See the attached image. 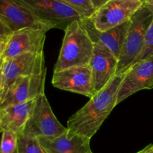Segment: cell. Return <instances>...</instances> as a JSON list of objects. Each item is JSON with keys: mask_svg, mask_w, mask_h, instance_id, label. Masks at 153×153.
<instances>
[{"mask_svg": "<svg viewBox=\"0 0 153 153\" xmlns=\"http://www.w3.org/2000/svg\"><path fill=\"white\" fill-rule=\"evenodd\" d=\"M124 74L116 76L102 91L90 99L67 121L68 132L91 139L117 105V92Z\"/></svg>", "mask_w": 153, "mask_h": 153, "instance_id": "1", "label": "cell"}, {"mask_svg": "<svg viewBox=\"0 0 153 153\" xmlns=\"http://www.w3.org/2000/svg\"><path fill=\"white\" fill-rule=\"evenodd\" d=\"M94 49V43L82 24V19L73 21L64 30L62 46L54 72L89 65Z\"/></svg>", "mask_w": 153, "mask_h": 153, "instance_id": "2", "label": "cell"}, {"mask_svg": "<svg viewBox=\"0 0 153 153\" xmlns=\"http://www.w3.org/2000/svg\"><path fill=\"white\" fill-rule=\"evenodd\" d=\"M153 21V6L143 4L130 19V25L118 59L117 76L127 72L143 49L148 28Z\"/></svg>", "mask_w": 153, "mask_h": 153, "instance_id": "3", "label": "cell"}, {"mask_svg": "<svg viewBox=\"0 0 153 153\" xmlns=\"http://www.w3.org/2000/svg\"><path fill=\"white\" fill-rule=\"evenodd\" d=\"M67 131V127H64L55 117L44 94L36 99L31 116L21 134L38 139H54Z\"/></svg>", "mask_w": 153, "mask_h": 153, "instance_id": "4", "label": "cell"}, {"mask_svg": "<svg viewBox=\"0 0 153 153\" xmlns=\"http://www.w3.org/2000/svg\"><path fill=\"white\" fill-rule=\"evenodd\" d=\"M50 29L65 28L73 21L82 19L77 11L59 0H18Z\"/></svg>", "mask_w": 153, "mask_h": 153, "instance_id": "5", "label": "cell"}, {"mask_svg": "<svg viewBox=\"0 0 153 153\" xmlns=\"http://www.w3.org/2000/svg\"><path fill=\"white\" fill-rule=\"evenodd\" d=\"M142 4L140 0H108L90 19L99 31H106L129 20Z\"/></svg>", "mask_w": 153, "mask_h": 153, "instance_id": "6", "label": "cell"}, {"mask_svg": "<svg viewBox=\"0 0 153 153\" xmlns=\"http://www.w3.org/2000/svg\"><path fill=\"white\" fill-rule=\"evenodd\" d=\"M2 67V85L0 91V103L10 85L19 78L39 75L46 70L43 52L27 53L4 61Z\"/></svg>", "mask_w": 153, "mask_h": 153, "instance_id": "7", "label": "cell"}, {"mask_svg": "<svg viewBox=\"0 0 153 153\" xmlns=\"http://www.w3.org/2000/svg\"><path fill=\"white\" fill-rule=\"evenodd\" d=\"M47 29L40 28H22L13 31L6 42L1 57L4 61L27 53L43 52Z\"/></svg>", "mask_w": 153, "mask_h": 153, "instance_id": "8", "label": "cell"}, {"mask_svg": "<svg viewBox=\"0 0 153 153\" xmlns=\"http://www.w3.org/2000/svg\"><path fill=\"white\" fill-rule=\"evenodd\" d=\"M52 84L60 90L76 93L90 99L95 95L92 71L89 65L72 67L54 72Z\"/></svg>", "mask_w": 153, "mask_h": 153, "instance_id": "9", "label": "cell"}, {"mask_svg": "<svg viewBox=\"0 0 153 153\" xmlns=\"http://www.w3.org/2000/svg\"><path fill=\"white\" fill-rule=\"evenodd\" d=\"M153 88V55L131 66L126 73L117 92V105L138 91Z\"/></svg>", "mask_w": 153, "mask_h": 153, "instance_id": "10", "label": "cell"}, {"mask_svg": "<svg viewBox=\"0 0 153 153\" xmlns=\"http://www.w3.org/2000/svg\"><path fill=\"white\" fill-rule=\"evenodd\" d=\"M47 69L39 75H31L16 79L7 90L0 103V108L28 102L44 94Z\"/></svg>", "mask_w": 153, "mask_h": 153, "instance_id": "11", "label": "cell"}, {"mask_svg": "<svg viewBox=\"0 0 153 153\" xmlns=\"http://www.w3.org/2000/svg\"><path fill=\"white\" fill-rule=\"evenodd\" d=\"M118 58L104 46L94 43L89 66L92 71L95 94L103 89L117 76Z\"/></svg>", "mask_w": 153, "mask_h": 153, "instance_id": "12", "label": "cell"}, {"mask_svg": "<svg viewBox=\"0 0 153 153\" xmlns=\"http://www.w3.org/2000/svg\"><path fill=\"white\" fill-rule=\"evenodd\" d=\"M0 19L13 31L28 27L50 30L18 0H0Z\"/></svg>", "mask_w": 153, "mask_h": 153, "instance_id": "13", "label": "cell"}, {"mask_svg": "<svg viewBox=\"0 0 153 153\" xmlns=\"http://www.w3.org/2000/svg\"><path fill=\"white\" fill-rule=\"evenodd\" d=\"M82 22L94 43L104 46L119 59L124 40L130 25V19L106 31H99L90 18H82Z\"/></svg>", "mask_w": 153, "mask_h": 153, "instance_id": "14", "label": "cell"}, {"mask_svg": "<svg viewBox=\"0 0 153 153\" xmlns=\"http://www.w3.org/2000/svg\"><path fill=\"white\" fill-rule=\"evenodd\" d=\"M39 140L48 153H93L91 139L68 131L56 138H39Z\"/></svg>", "mask_w": 153, "mask_h": 153, "instance_id": "15", "label": "cell"}, {"mask_svg": "<svg viewBox=\"0 0 153 153\" xmlns=\"http://www.w3.org/2000/svg\"><path fill=\"white\" fill-rule=\"evenodd\" d=\"M36 100L0 108V133L7 131L22 134L31 114Z\"/></svg>", "mask_w": 153, "mask_h": 153, "instance_id": "16", "label": "cell"}, {"mask_svg": "<svg viewBox=\"0 0 153 153\" xmlns=\"http://www.w3.org/2000/svg\"><path fill=\"white\" fill-rule=\"evenodd\" d=\"M16 153H48L40 143L38 138L18 135V146Z\"/></svg>", "mask_w": 153, "mask_h": 153, "instance_id": "17", "label": "cell"}, {"mask_svg": "<svg viewBox=\"0 0 153 153\" xmlns=\"http://www.w3.org/2000/svg\"><path fill=\"white\" fill-rule=\"evenodd\" d=\"M77 11L82 18H90L96 9L91 0H59Z\"/></svg>", "mask_w": 153, "mask_h": 153, "instance_id": "18", "label": "cell"}, {"mask_svg": "<svg viewBox=\"0 0 153 153\" xmlns=\"http://www.w3.org/2000/svg\"><path fill=\"white\" fill-rule=\"evenodd\" d=\"M18 146V134L11 131L1 132L0 153H16Z\"/></svg>", "mask_w": 153, "mask_h": 153, "instance_id": "19", "label": "cell"}, {"mask_svg": "<svg viewBox=\"0 0 153 153\" xmlns=\"http://www.w3.org/2000/svg\"><path fill=\"white\" fill-rule=\"evenodd\" d=\"M153 55V21L151 23L150 26L148 28V31L146 32V38H145L144 45H143V49H142L140 55H138L135 61L133 62L131 66L134 65L137 63L140 62V61H143V60L146 59V58H149V57Z\"/></svg>", "mask_w": 153, "mask_h": 153, "instance_id": "20", "label": "cell"}, {"mask_svg": "<svg viewBox=\"0 0 153 153\" xmlns=\"http://www.w3.org/2000/svg\"><path fill=\"white\" fill-rule=\"evenodd\" d=\"M13 31L0 19V41L7 42Z\"/></svg>", "mask_w": 153, "mask_h": 153, "instance_id": "21", "label": "cell"}, {"mask_svg": "<svg viewBox=\"0 0 153 153\" xmlns=\"http://www.w3.org/2000/svg\"><path fill=\"white\" fill-rule=\"evenodd\" d=\"M108 0H91V1L92 2V4H94L95 9H98L99 7H100L101 6H102L105 3H106Z\"/></svg>", "mask_w": 153, "mask_h": 153, "instance_id": "22", "label": "cell"}, {"mask_svg": "<svg viewBox=\"0 0 153 153\" xmlns=\"http://www.w3.org/2000/svg\"><path fill=\"white\" fill-rule=\"evenodd\" d=\"M5 42L0 41V64H1V57H2L3 52H4V46H5Z\"/></svg>", "mask_w": 153, "mask_h": 153, "instance_id": "23", "label": "cell"}, {"mask_svg": "<svg viewBox=\"0 0 153 153\" xmlns=\"http://www.w3.org/2000/svg\"><path fill=\"white\" fill-rule=\"evenodd\" d=\"M1 85H2V67L1 64H0V91H1Z\"/></svg>", "mask_w": 153, "mask_h": 153, "instance_id": "24", "label": "cell"}, {"mask_svg": "<svg viewBox=\"0 0 153 153\" xmlns=\"http://www.w3.org/2000/svg\"><path fill=\"white\" fill-rule=\"evenodd\" d=\"M145 153H153V144H150L147 146V150Z\"/></svg>", "mask_w": 153, "mask_h": 153, "instance_id": "25", "label": "cell"}, {"mask_svg": "<svg viewBox=\"0 0 153 153\" xmlns=\"http://www.w3.org/2000/svg\"><path fill=\"white\" fill-rule=\"evenodd\" d=\"M144 4H148V5H150V6H153V0H146V2Z\"/></svg>", "mask_w": 153, "mask_h": 153, "instance_id": "26", "label": "cell"}, {"mask_svg": "<svg viewBox=\"0 0 153 153\" xmlns=\"http://www.w3.org/2000/svg\"><path fill=\"white\" fill-rule=\"evenodd\" d=\"M146 150H147V146H146V147L143 148V149H141V150L139 151V152H136V153H145V152H146Z\"/></svg>", "mask_w": 153, "mask_h": 153, "instance_id": "27", "label": "cell"}, {"mask_svg": "<svg viewBox=\"0 0 153 153\" xmlns=\"http://www.w3.org/2000/svg\"><path fill=\"white\" fill-rule=\"evenodd\" d=\"M140 1H141V2L143 3V4H144V3L146 2V0H140Z\"/></svg>", "mask_w": 153, "mask_h": 153, "instance_id": "28", "label": "cell"}]
</instances>
